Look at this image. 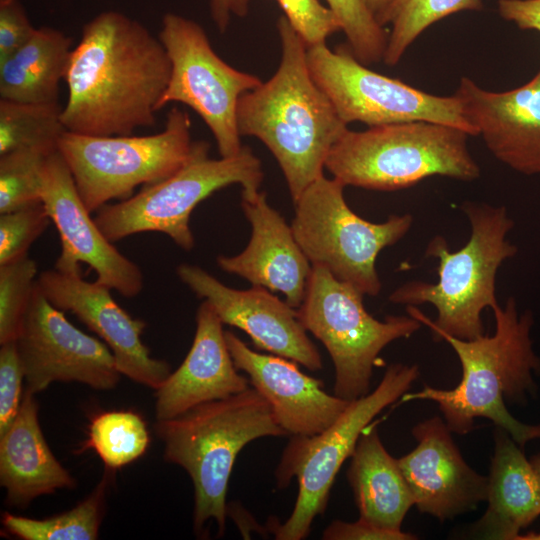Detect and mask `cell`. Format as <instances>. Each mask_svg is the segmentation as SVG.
<instances>
[{
	"mask_svg": "<svg viewBox=\"0 0 540 540\" xmlns=\"http://www.w3.org/2000/svg\"><path fill=\"white\" fill-rule=\"evenodd\" d=\"M170 72L159 37L122 12L103 11L83 26L71 52L63 125L94 136L131 135L152 127Z\"/></svg>",
	"mask_w": 540,
	"mask_h": 540,
	"instance_id": "6da1fadb",
	"label": "cell"
},
{
	"mask_svg": "<svg viewBox=\"0 0 540 540\" xmlns=\"http://www.w3.org/2000/svg\"><path fill=\"white\" fill-rule=\"evenodd\" d=\"M277 31L278 69L241 96L236 121L241 136L259 139L272 153L295 203L324 175L327 156L348 127L313 79L307 46L285 16L277 20Z\"/></svg>",
	"mask_w": 540,
	"mask_h": 540,
	"instance_id": "7a4b0ae2",
	"label": "cell"
},
{
	"mask_svg": "<svg viewBox=\"0 0 540 540\" xmlns=\"http://www.w3.org/2000/svg\"><path fill=\"white\" fill-rule=\"evenodd\" d=\"M491 310L495 318L493 335L466 340L431 329L459 358L462 378L455 388L425 386L414 393L406 392L401 399L437 403L448 428L460 435L472 430L476 418L489 419L522 448L540 438V425L515 419L505 401L522 402L527 393L535 392L532 372L540 370V358L530 337L533 315L529 310L519 314L513 297L508 298L504 307L497 304Z\"/></svg>",
	"mask_w": 540,
	"mask_h": 540,
	"instance_id": "3957f363",
	"label": "cell"
},
{
	"mask_svg": "<svg viewBox=\"0 0 540 540\" xmlns=\"http://www.w3.org/2000/svg\"><path fill=\"white\" fill-rule=\"evenodd\" d=\"M461 209L471 229L467 243L452 252L437 235L426 247L425 255L438 260L437 283L409 281L397 287L389 301L407 305L408 315L430 329L470 340L484 334L481 314L499 304L498 269L518 249L506 239L514 226L506 207L466 201Z\"/></svg>",
	"mask_w": 540,
	"mask_h": 540,
	"instance_id": "277c9868",
	"label": "cell"
},
{
	"mask_svg": "<svg viewBox=\"0 0 540 540\" xmlns=\"http://www.w3.org/2000/svg\"><path fill=\"white\" fill-rule=\"evenodd\" d=\"M154 430L163 443L164 459L183 468L192 480L195 532L214 520L218 536L225 531L228 483L239 452L258 438L287 435L252 386L156 421Z\"/></svg>",
	"mask_w": 540,
	"mask_h": 540,
	"instance_id": "5b68a950",
	"label": "cell"
},
{
	"mask_svg": "<svg viewBox=\"0 0 540 540\" xmlns=\"http://www.w3.org/2000/svg\"><path fill=\"white\" fill-rule=\"evenodd\" d=\"M465 131L429 121L347 130L331 148L325 168L345 186L395 191L431 176L473 181L480 167Z\"/></svg>",
	"mask_w": 540,
	"mask_h": 540,
	"instance_id": "8992f818",
	"label": "cell"
},
{
	"mask_svg": "<svg viewBox=\"0 0 540 540\" xmlns=\"http://www.w3.org/2000/svg\"><path fill=\"white\" fill-rule=\"evenodd\" d=\"M192 141L188 114L173 107L156 134L94 136L66 131L58 152L65 160L89 212L114 199L125 200L135 188L173 175L205 145Z\"/></svg>",
	"mask_w": 540,
	"mask_h": 540,
	"instance_id": "52a82bcc",
	"label": "cell"
},
{
	"mask_svg": "<svg viewBox=\"0 0 540 540\" xmlns=\"http://www.w3.org/2000/svg\"><path fill=\"white\" fill-rule=\"evenodd\" d=\"M418 376L417 365L392 364L372 392L350 401L325 430L312 436H292L275 478L277 487L283 489L295 477L298 494L287 520L270 525L276 539L302 540L309 535L315 517L326 510L336 475L351 457L362 432L381 411L408 392Z\"/></svg>",
	"mask_w": 540,
	"mask_h": 540,
	"instance_id": "ba28073f",
	"label": "cell"
},
{
	"mask_svg": "<svg viewBox=\"0 0 540 540\" xmlns=\"http://www.w3.org/2000/svg\"><path fill=\"white\" fill-rule=\"evenodd\" d=\"M209 144L166 179L145 185L116 204H106L94 217L108 240L116 242L142 232H160L184 250L194 247L190 216L214 192L232 184L242 187V199L258 195L264 178L259 158L248 146L232 157H209Z\"/></svg>",
	"mask_w": 540,
	"mask_h": 540,
	"instance_id": "9c48e42d",
	"label": "cell"
},
{
	"mask_svg": "<svg viewBox=\"0 0 540 540\" xmlns=\"http://www.w3.org/2000/svg\"><path fill=\"white\" fill-rule=\"evenodd\" d=\"M345 187L334 177H319L294 203L290 225L312 265L323 266L363 295L376 296L382 288L377 256L408 233L413 217L406 213L381 223L365 220L346 203Z\"/></svg>",
	"mask_w": 540,
	"mask_h": 540,
	"instance_id": "30bf717a",
	"label": "cell"
},
{
	"mask_svg": "<svg viewBox=\"0 0 540 540\" xmlns=\"http://www.w3.org/2000/svg\"><path fill=\"white\" fill-rule=\"evenodd\" d=\"M363 294L326 268L312 265L300 322L327 349L335 369L334 394L352 401L369 393L373 368L391 342L408 338L421 323L409 316L380 321L363 305Z\"/></svg>",
	"mask_w": 540,
	"mask_h": 540,
	"instance_id": "8fae6325",
	"label": "cell"
},
{
	"mask_svg": "<svg viewBox=\"0 0 540 540\" xmlns=\"http://www.w3.org/2000/svg\"><path fill=\"white\" fill-rule=\"evenodd\" d=\"M159 39L171 64L160 109L172 102L190 107L208 126L220 157L237 155L243 147L236 121L239 99L262 81L227 64L212 48L205 30L184 16L166 13Z\"/></svg>",
	"mask_w": 540,
	"mask_h": 540,
	"instance_id": "7c38bea8",
	"label": "cell"
},
{
	"mask_svg": "<svg viewBox=\"0 0 540 540\" xmlns=\"http://www.w3.org/2000/svg\"><path fill=\"white\" fill-rule=\"evenodd\" d=\"M310 73L348 125L368 127L429 121L477 135L454 96H437L367 68L350 49L331 50L326 43L307 48Z\"/></svg>",
	"mask_w": 540,
	"mask_h": 540,
	"instance_id": "4fadbf2b",
	"label": "cell"
},
{
	"mask_svg": "<svg viewBox=\"0 0 540 540\" xmlns=\"http://www.w3.org/2000/svg\"><path fill=\"white\" fill-rule=\"evenodd\" d=\"M16 345L26 390L44 391L53 382H79L97 390L117 386L121 373L109 347L75 327L35 283Z\"/></svg>",
	"mask_w": 540,
	"mask_h": 540,
	"instance_id": "5bb4252c",
	"label": "cell"
},
{
	"mask_svg": "<svg viewBox=\"0 0 540 540\" xmlns=\"http://www.w3.org/2000/svg\"><path fill=\"white\" fill-rule=\"evenodd\" d=\"M41 202L61 241L56 269L79 272L80 264L85 263L95 271L98 283L127 298L140 294L144 285L140 267L122 254L100 230L58 151L45 161Z\"/></svg>",
	"mask_w": 540,
	"mask_h": 540,
	"instance_id": "9a60e30c",
	"label": "cell"
},
{
	"mask_svg": "<svg viewBox=\"0 0 540 540\" xmlns=\"http://www.w3.org/2000/svg\"><path fill=\"white\" fill-rule=\"evenodd\" d=\"M37 285L53 306L74 314L103 340L122 375L154 390L169 376V364L152 357L142 341L146 323L121 308L110 288L84 280L80 271L56 268L41 272Z\"/></svg>",
	"mask_w": 540,
	"mask_h": 540,
	"instance_id": "2e32d148",
	"label": "cell"
},
{
	"mask_svg": "<svg viewBox=\"0 0 540 540\" xmlns=\"http://www.w3.org/2000/svg\"><path fill=\"white\" fill-rule=\"evenodd\" d=\"M176 273L198 297L207 300L223 324L244 331L259 350L295 361L311 371L322 369V359L297 309L268 289L230 288L199 266L181 264Z\"/></svg>",
	"mask_w": 540,
	"mask_h": 540,
	"instance_id": "e0dca14e",
	"label": "cell"
},
{
	"mask_svg": "<svg viewBox=\"0 0 540 540\" xmlns=\"http://www.w3.org/2000/svg\"><path fill=\"white\" fill-rule=\"evenodd\" d=\"M451 433L439 416L424 420L412 429L417 446L398 459L418 510L440 521L475 510L488 496V476L467 464Z\"/></svg>",
	"mask_w": 540,
	"mask_h": 540,
	"instance_id": "ac0fdd59",
	"label": "cell"
},
{
	"mask_svg": "<svg viewBox=\"0 0 540 540\" xmlns=\"http://www.w3.org/2000/svg\"><path fill=\"white\" fill-rule=\"evenodd\" d=\"M453 95L496 159L519 173L540 174V71L524 85L503 92L485 90L462 77Z\"/></svg>",
	"mask_w": 540,
	"mask_h": 540,
	"instance_id": "d6986e66",
	"label": "cell"
},
{
	"mask_svg": "<svg viewBox=\"0 0 540 540\" xmlns=\"http://www.w3.org/2000/svg\"><path fill=\"white\" fill-rule=\"evenodd\" d=\"M228 350L238 370L268 402L286 434L316 435L334 423L350 401L323 390V382L299 370L295 361L256 352L231 331Z\"/></svg>",
	"mask_w": 540,
	"mask_h": 540,
	"instance_id": "ffe728a7",
	"label": "cell"
},
{
	"mask_svg": "<svg viewBox=\"0 0 540 540\" xmlns=\"http://www.w3.org/2000/svg\"><path fill=\"white\" fill-rule=\"evenodd\" d=\"M249 384L233 362L222 321L204 300L196 312V331L187 356L155 389V419L175 418L200 404L241 393Z\"/></svg>",
	"mask_w": 540,
	"mask_h": 540,
	"instance_id": "44dd1931",
	"label": "cell"
},
{
	"mask_svg": "<svg viewBox=\"0 0 540 540\" xmlns=\"http://www.w3.org/2000/svg\"><path fill=\"white\" fill-rule=\"evenodd\" d=\"M241 206L251 225L247 247L235 256L220 255L218 266L238 275L253 286L280 292L298 308L304 299L312 264L297 243L291 225L271 207L264 192Z\"/></svg>",
	"mask_w": 540,
	"mask_h": 540,
	"instance_id": "7402d4cb",
	"label": "cell"
},
{
	"mask_svg": "<svg viewBox=\"0 0 540 540\" xmlns=\"http://www.w3.org/2000/svg\"><path fill=\"white\" fill-rule=\"evenodd\" d=\"M38 410L35 394L25 389L16 418L0 435V484L10 507L25 508L40 496L77 486L48 446Z\"/></svg>",
	"mask_w": 540,
	"mask_h": 540,
	"instance_id": "603a6c76",
	"label": "cell"
},
{
	"mask_svg": "<svg viewBox=\"0 0 540 540\" xmlns=\"http://www.w3.org/2000/svg\"><path fill=\"white\" fill-rule=\"evenodd\" d=\"M488 507L473 535L514 540L540 515V474L509 433L494 431V454L488 476Z\"/></svg>",
	"mask_w": 540,
	"mask_h": 540,
	"instance_id": "cb8c5ba5",
	"label": "cell"
},
{
	"mask_svg": "<svg viewBox=\"0 0 540 540\" xmlns=\"http://www.w3.org/2000/svg\"><path fill=\"white\" fill-rule=\"evenodd\" d=\"M347 479L359 518L379 528L400 531L405 515L415 505L412 491L380 440L376 426H368L350 457Z\"/></svg>",
	"mask_w": 540,
	"mask_h": 540,
	"instance_id": "d4e9b609",
	"label": "cell"
},
{
	"mask_svg": "<svg viewBox=\"0 0 540 540\" xmlns=\"http://www.w3.org/2000/svg\"><path fill=\"white\" fill-rule=\"evenodd\" d=\"M72 39L48 26L36 28L30 39L0 62V99L27 103L58 102Z\"/></svg>",
	"mask_w": 540,
	"mask_h": 540,
	"instance_id": "484cf974",
	"label": "cell"
},
{
	"mask_svg": "<svg viewBox=\"0 0 540 540\" xmlns=\"http://www.w3.org/2000/svg\"><path fill=\"white\" fill-rule=\"evenodd\" d=\"M113 470L106 471L93 491L72 509L45 519H32L5 512L2 524L22 540H95L106 508V493Z\"/></svg>",
	"mask_w": 540,
	"mask_h": 540,
	"instance_id": "4316f807",
	"label": "cell"
},
{
	"mask_svg": "<svg viewBox=\"0 0 540 540\" xmlns=\"http://www.w3.org/2000/svg\"><path fill=\"white\" fill-rule=\"evenodd\" d=\"M56 103H27L0 99V155L35 149L46 154L58 151L67 131Z\"/></svg>",
	"mask_w": 540,
	"mask_h": 540,
	"instance_id": "83f0119b",
	"label": "cell"
},
{
	"mask_svg": "<svg viewBox=\"0 0 540 540\" xmlns=\"http://www.w3.org/2000/svg\"><path fill=\"white\" fill-rule=\"evenodd\" d=\"M149 444L142 416L132 410H116L91 419L82 450H94L106 468L116 470L140 458Z\"/></svg>",
	"mask_w": 540,
	"mask_h": 540,
	"instance_id": "f1b7e54d",
	"label": "cell"
},
{
	"mask_svg": "<svg viewBox=\"0 0 540 540\" xmlns=\"http://www.w3.org/2000/svg\"><path fill=\"white\" fill-rule=\"evenodd\" d=\"M481 8L482 0H394L378 19L383 27L391 25L383 61L396 65L430 25L451 14Z\"/></svg>",
	"mask_w": 540,
	"mask_h": 540,
	"instance_id": "f546056e",
	"label": "cell"
},
{
	"mask_svg": "<svg viewBox=\"0 0 540 540\" xmlns=\"http://www.w3.org/2000/svg\"><path fill=\"white\" fill-rule=\"evenodd\" d=\"M49 155L35 149L0 155V213L41 202L42 171Z\"/></svg>",
	"mask_w": 540,
	"mask_h": 540,
	"instance_id": "4dcf8cb0",
	"label": "cell"
},
{
	"mask_svg": "<svg viewBox=\"0 0 540 540\" xmlns=\"http://www.w3.org/2000/svg\"><path fill=\"white\" fill-rule=\"evenodd\" d=\"M337 16L350 51L364 65L383 60L388 34L363 0H325Z\"/></svg>",
	"mask_w": 540,
	"mask_h": 540,
	"instance_id": "1f68e13d",
	"label": "cell"
},
{
	"mask_svg": "<svg viewBox=\"0 0 540 540\" xmlns=\"http://www.w3.org/2000/svg\"><path fill=\"white\" fill-rule=\"evenodd\" d=\"M37 271V263L29 256L0 265V345L16 340Z\"/></svg>",
	"mask_w": 540,
	"mask_h": 540,
	"instance_id": "d6a6232c",
	"label": "cell"
},
{
	"mask_svg": "<svg viewBox=\"0 0 540 540\" xmlns=\"http://www.w3.org/2000/svg\"><path fill=\"white\" fill-rule=\"evenodd\" d=\"M51 219L42 202L0 213V265L28 256Z\"/></svg>",
	"mask_w": 540,
	"mask_h": 540,
	"instance_id": "836d02e7",
	"label": "cell"
},
{
	"mask_svg": "<svg viewBox=\"0 0 540 540\" xmlns=\"http://www.w3.org/2000/svg\"><path fill=\"white\" fill-rule=\"evenodd\" d=\"M276 1L307 48L326 43L329 36L341 30L337 16L319 0Z\"/></svg>",
	"mask_w": 540,
	"mask_h": 540,
	"instance_id": "e575fe53",
	"label": "cell"
},
{
	"mask_svg": "<svg viewBox=\"0 0 540 540\" xmlns=\"http://www.w3.org/2000/svg\"><path fill=\"white\" fill-rule=\"evenodd\" d=\"M24 372L16 341L1 344L0 348V435L16 418L22 402Z\"/></svg>",
	"mask_w": 540,
	"mask_h": 540,
	"instance_id": "d590c367",
	"label": "cell"
},
{
	"mask_svg": "<svg viewBox=\"0 0 540 540\" xmlns=\"http://www.w3.org/2000/svg\"><path fill=\"white\" fill-rule=\"evenodd\" d=\"M35 29L18 0H0V62L24 45Z\"/></svg>",
	"mask_w": 540,
	"mask_h": 540,
	"instance_id": "8d00e7d4",
	"label": "cell"
},
{
	"mask_svg": "<svg viewBox=\"0 0 540 540\" xmlns=\"http://www.w3.org/2000/svg\"><path fill=\"white\" fill-rule=\"evenodd\" d=\"M325 540H413L416 535L379 528L362 519L355 522L332 521L323 531Z\"/></svg>",
	"mask_w": 540,
	"mask_h": 540,
	"instance_id": "74e56055",
	"label": "cell"
},
{
	"mask_svg": "<svg viewBox=\"0 0 540 540\" xmlns=\"http://www.w3.org/2000/svg\"><path fill=\"white\" fill-rule=\"evenodd\" d=\"M498 11L520 29L540 33V0H499Z\"/></svg>",
	"mask_w": 540,
	"mask_h": 540,
	"instance_id": "f35d334b",
	"label": "cell"
},
{
	"mask_svg": "<svg viewBox=\"0 0 540 540\" xmlns=\"http://www.w3.org/2000/svg\"><path fill=\"white\" fill-rule=\"evenodd\" d=\"M250 0H210V14L219 32H224L231 17H244L249 11Z\"/></svg>",
	"mask_w": 540,
	"mask_h": 540,
	"instance_id": "ab89813d",
	"label": "cell"
},
{
	"mask_svg": "<svg viewBox=\"0 0 540 540\" xmlns=\"http://www.w3.org/2000/svg\"><path fill=\"white\" fill-rule=\"evenodd\" d=\"M376 20L385 13L394 0H363ZM379 23V22H378Z\"/></svg>",
	"mask_w": 540,
	"mask_h": 540,
	"instance_id": "60d3db41",
	"label": "cell"
},
{
	"mask_svg": "<svg viewBox=\"0 0 540 540\" xmlns=\"http://www.w3.org/2000/svg\"><path fill=\"white\" fill-rule=\"evenodd\" d=\"M530 462L534 466V468L537 470V472L540 474V454L534 455Z\"/></svg>",
	"mask_w": 540,
	"mask_h": 540,
	"instance_id": "b9f144b4",
	"label": "cell"
},
{
	"mask_svg": "<svg viewBox=\"0 0 540 540\" xmlns=\"http://www.w3.org/2000/svg\"><path fill=\"white\" fill-rule=\"evenodd\" d=\"M519 539H528V540H531V539H534V540H540V533H529V534H526V535H519L518 538Z\"/></svg>",
	"mask_w": 540,
	"mask_h": 540,
	"instance_id": "7bdbcfd3",
	"label": "cell"
}]
</instances>
